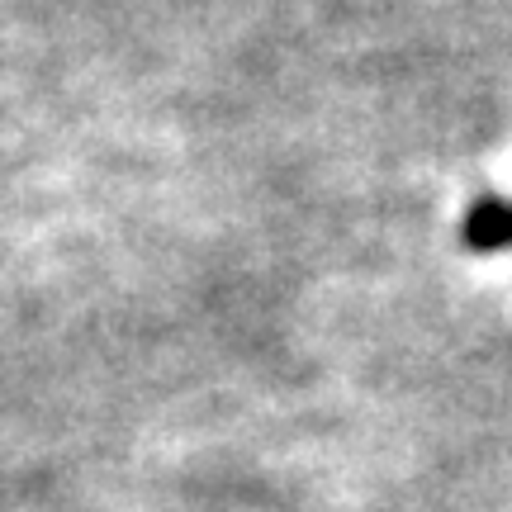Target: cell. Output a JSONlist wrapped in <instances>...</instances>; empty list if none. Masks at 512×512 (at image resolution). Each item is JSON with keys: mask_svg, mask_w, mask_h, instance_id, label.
<instances>
[{"mask_svg": "<svg viewBox=\"0 0 512 512\" xmlns=\"http://www.w3.org/2000/svg\"><path fill=\"white\" fill-rule=\"evenodd\" d=\"M465 242L475 252H503V247H512V204L498 200V195H484V200L470 204V214H465Z\"/></svg>", "mask_w": 512, "mask_h": 512, "instance_id": "obj_1", "label": "cell"}]
</instances>
